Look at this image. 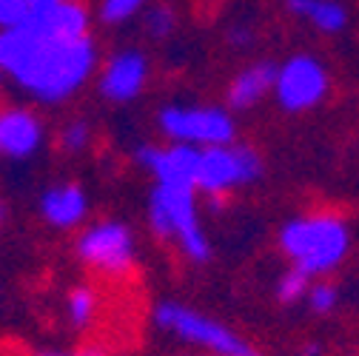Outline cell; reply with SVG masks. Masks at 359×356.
I'll return each mask as SVG.
<instances>
[{"label":"cell","mask_w":359,"mask_h":356,"mask_svg":"<svg viewBox=\"0 0 359 356\" xmlns=\"http://www.w3.org/2000/svg\"><path fill=\"white\" fill-rule=\"evenodd\" d=\"M95 69L97 43L92 34L60 40L29 23L0 29V71L9 74L37 103H66L92 80Z\"/></svg>","instance_id":"6da1fadb"},{"label":"cell","mask_w":359,"mask_h":356,"mask_svg":"<svg viewBox=\"0 0 359 356\" xmlns=\"http://www.w3.org/2000/svg\"><path fill=\"white\" fill-rule=\"evenodd\" d=\"M348 228L337 214H308L285 222L280 231V248L294 268L308 277L331 274L348 254Z\"/></svg>","instance_id":"7a4b0ae2"},{"label":"cell","mask_w":359,"mask_h":356,"mask_svg":"<svg viewBox=\"0 0 359 356\" xmlns=\"http://www.w3.org/2000/svg\"><path fill=\"white\" fill-rule=\"evenodd\" d=\"M197 189L157 183L149 194V226L157 240H174L191 262L211 259V242L200 226Z\"/></svg>","instance_id":"3957f363"},{"label":"cell","mask_w":359,"mask_h":356,"mask_svg":"<svg viewBox=\"0 0 359 356\" xmlns=\"http://www.w3.org/2000/svg\"><path fill=\"white\" fill-rule=\"evenodd\" d=\"M154 325L194 348H203L211 356H259V350L237 331L174 299H163L154 305Z\"/></svg>","instance_id":"277c9868"},{"label":"cell","mask_w":359,"mask_h":356,"mask_svg":"<svg viewBox=\"0 0 359 356\" xmlns=\"http://www.w3.org/2000/svg\"><path fill=\"white\" fill-rule=\"evenodd\" d=\"M157 128L171 143H189L197 149L226 146L237 137L234 117L219 106H165L157 114Z\"/></svg>","instance_id":"5b68a950"},{"label":"cell","mask_w":359,"mask_h":356,"mask_svg":"<svg viewBox=\"0 0 359 356\" xmlns=\"http://www.w3.org/2000/svg\"><path fill=\"white\" fill-rule=\"evenodd\" d=\"M74 251L86 268H92L109 280L126 277L134 268V259H137L134 234L120 219H100L95 226H88L77 237Z\"/></svg>","instance_id":"8992f818"},{"label":"cell","mask_w":359,"mask_h":356,"mask_svg":"<svg viewBox=\"0 0 359 356\" xmlns=\"http://www.w3.org/2000/svg\"><path fill=\"white\" fill-rule=\"evenodd\" d=\"M259 174H262V160L254 149L237 143L208 146L203 149V160H200L197 191L208 194L211 200H219L222 194L259 180Z\"/></svg>","instance_id":"52a82bcc"},{"label":"cell","mask_w":359,"mask_h":356,"mask_svg":"<svg viewBox=\"0 0 359 356\" xmlns=\"http://www.w3.org/2000/svg\"><path fill=\"white\" fill-rule=\"evenodd\" d=\"M328 92V71L311 55H294L280 63L274 97L285 111H308L320 106Z\"/></svg>","instance_id":"ba28073f"},{"label":"cell","mask_w":359,"mask_h":356,"mask_svg":"<svg viewBox=\"0 0 359 356\" xmlns=\"http://www.w3.org/2000/svg\"><path fill=\"white\" fill-rule=\"evenodd\" d=\"M200 160H203V149L189 143H168V146L143 143L134 149V163L143 165L154 177V183H163V186L197 189Z\"/></svg>","instance_id":"9c48e42d"},{"label":"cell","mask_w":359,"mask_h":356,"mask_svg":"<svg viewBox=\"0 0 359 356\" xmlns=\"http://www.w3.org/2000/svg\"><path fill=\"white\" fill-rule=\"evenodd\" d=\"M149 83V57L140 49L114 52L97 77V92L109 103H131L143 95Z\"/></svg>","instance_id":"30bf717a"},{"label":"cell","mask_w":359,"mask_h":356,"mask_svg":"<svg viewBox=\"0 0 359 356\" xmlns=\"http://www.w3.org/2000/svg\"><path fill=\"white\" fill-rule=\"evenodd\" d=\"M43 140H46V125L32 109H0V160H29L40 151Z\"/></svg>","instance_id":"8fae6325"},{"label":"cell","mask_w":359,"mask_h":356,"mask_svg":"<svg viewBox=\"0 0 359 356\" xmlns=\"http://www.w3.org/2000/svg\"><path fill=\"white\" fill-rule=\"evenodd\" d=\"M40 217L57 231L80 228L88 217V194L77 183H57L40 194Z\"/></svg>","instance_id":"7c38bea8"},{"label":"cell","mask_w":359,"mask_h":356,"mask_svg":"<svg viewBox=\"0 0 359 356\" xmlns=\"http://www.w3.org/2000/svg\"><path fill=\"white\" fill-rule=\"evenodd\" d=\"M26 23L43 34H49V37L80 40V37H88L92 12H88V6L80 4V0H60V4H55L52 9L32 12Z\"/></svg>","instance_id":"4fadbf2b"},{"label":"cell","mask_w":359,"mask_h":356,"mask_svg":"<svg viewBox=\"0 0 359 356\" xmlns=\"http://www.w3.org/2000/svg\"><path fill=\"white\" fill-rule=\"evenodd\" d=\"M277 71H280V66L271 63V60H257V63L245 66V69L229 83L226 103H229L234 111L254 109L265 95H274Z\"/></svg>","instance_id":"5bb4252c"},{"label":"cell","mask_w":359,"mask_h":356,"mask_svg":"<svg viewBox=\"0 0 359 356\" xmlns=\"http://www.w3.org/2000/svg\"><path fill=\"white\" fill-rule=\"evenodd\" d=\"M288 9L299 18H305L313 29H320L325 34L342 32L348 23V12L337 0H288Z\"/></svg>","instance_id":"9a60e30c"},{"label":"cell","mask_w":359,"mask_h":356,"mask_svg":"<svg viewBox=\"0 0 359 356\" xmlns=\"http://www.w3.org/2000/svg\"><path fill=\"white\" fill-rule=\"evenodd\" d=\"M97 305H100V296L92 285H74L66 296V314L72 320L74 328H88L92 320L97 317Z\"/></svg>","instance_id":"2e32d148"},{"label":"cell","mask_w":359,"mask_h":356,"mask_svg":"<svg viewBox=\"0 0 359 356\" xmlns=\"http://www.w3.org/2000/svg\"><path fill=\"white\" fill-rule=\"evenodd\" d=\"M308 291H311V277L299 268H291L277 280V299L285 302V305L308 299Z\"/></svg>","instance_id":"e0dca14e"},{"label":"cell","mask_w":359,"mask_h":356,"mask_svg":"<svg viewBox=\"0 0 359 356\" xmlns=\"http://www.w3.org/2000/svg\"><path fill=\"white\" fill-rule=\"evenodd\" d=\"M88 143H92V125H88V120L77 117L60 128V149L66 154H80L88 149Z\"/></svg>","instance_id":"ac0fdd59"},{"label":"cell","mask_w":359,"mask_h":356,"mask_svg":"<svg viewBox=\"0 0 359 356\" xmlns=\"http://www.w3.org/2000/svg\"><path fill=\"white\" fill-rule=\"evenodd\" d=\"M143 6H146V0H100L97 15L106 26H120V23L131 20Z\"/></svg>","instance_id":"d6986e66"},{"label":"cell","mask_w":359,"mask_h":356,"mask_svg":"<svg viewBox=\"0 0 359 356\" xmlns=\"http://www.w3.org/2000/svg\"><path fill=\"white\" fill-rule=\"evenodd\" d=\"M143 26H146L149 37H154V40H165V37L174 32V26H177V15H174L171 6L157 4V6H151V9L146 12Z\"/></svg>","instance_id":"ffe728a7"},{"label":"cell","mask_w":359,"mask_h":356,"mask_svg":"<svg viewBox=\"0 0 359 356\" xmlns=\"http://www.w3.org/2000/svg\"><path fill=\"white\" fill-rule=\"evenodd\" d=\"M337 288L331 282H313L311 291H308V305L317 310V314H331L337 308Z\"/></svg>","instance_id":"44dd1931"},{"label":"cell","mask_w":359,"mask_h":356,"mask_svg":"<svg viewBox=\"0 0 359 356\" xmlns=\"http://www.w3.org/2000/svg\"><path fill=\"white\" fill-rule=\"evenodd\" d=\"M32 15L26 0H0V29H12L26 23Z\"/></svg>","instance_id":"7402d4cb"},{"label":"cell","mask_w":359,"mask_h":356,"mask_svg":"<svg viewBox=\"0 0 359 356\" xmlns=\"http://www.w3.org/2000/svg\"><path fill=\"white\" fill-rule=\"evenodd\" d=\"M229 43L237 49H248L251 43H254V32L248 26H231L229 29Z\"/></svg>","instance_id":"603a6c76"},{"label":"cell","mask_w":359,"mask_h":356,"mask_svg":"<svg viewBox=\"0 0 359 356\" xmlns=\"http://www.w3.org/2000/svg\"><path fill=\"white\" fill-rule=\"evenodd\" d=\"M37 356H109L103 348H77V350H40Z\"/></svg>","instance_id":"cb8c5ba5"},{"label":"cell","mask_w":359,"mask_h":356,"mask_svg":"<svg viewBox=\"0 0 359 356\" xmlns=\"http://www.w3.org/2000/svg\"><path fill=\"white\" fill-rule=\"evenodd\" d=\"M32 12H43V9H52L55 4H60V0H26Z\"/></svg>","instance_id":"d4e9b609"},{"label":"cell","mask_w":359,"mask_h":356,"mask_svg":"<svg viewBox=\"0 0 359 356\" xmlns=\"http://www.w3.org/2000/svg\"><path fill=\"white\" fill-rule=\"evenodd\" d=\"M9 219V205H6V200L0 197V226H4V222Z\"/></svg>","instance_id":"484cf974"},{"label":"cell","mask_w":359,"mask_h":356,"mask_svg":"<svg viewBox=\"0 0 359 356\" xmlns=\"http://www.w3.org/2000/svg\"><path fill=\"white\" fill-rule=\"evenodd\" d=\"M302 353H305V356H317V353H320V348H317V345H308Z\"/></svg>","instance_id":"4316f807"},{"label":"cell","mask_w":359,"mask_h":356,"mask_svg":"<svg viewBox=\"0 0 359 356\" xmlns=\"http://www.w3.org/2000/svg\"><path fill=\"white\" fill-rule=\"evenodd\" d=\"M203 356H211V353H203Z\"/></svg>","instance_id":"83f0119b"}]
</instances>
